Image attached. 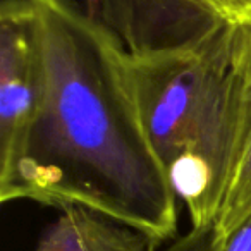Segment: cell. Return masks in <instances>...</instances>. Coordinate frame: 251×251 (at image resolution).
Masks as SVG:
<instances>
[{
	"instance_id": "5b68a950",
	"label": "cell",
	"mask_w": 251,
	"mask_h": 251,
	"mask_svg": "<svg viewBox=\"0 0 251 251\" xmlns=\"http://www.w3.org/2000/svg\"><path fill=\"white\" fill-rule=\"evenodd\" d=\"M153 246L133 227L83 206H67L43 230L36 251H151Z\"/></svg>"
},
{
	"instance_id": "52a82bcc",
	"label": "cell",
	"mask_w": 251,
	"mask_h": 251,
	"mask_svg": "<svg viewBox=\"0 0 251 251\" xmlns=\"http://www.w3.org/2000/svg\"><path fill=\"white\" fill-rule=\"evenodd\" d=\"M222 244V236L215 226L205 229H189V232L172 239L162 251H219ZM151 251H158L153 246Z\"/></svg>"
},
{
	"instance_id": "ba28073f",
	"label": "cell",
	"mask_w": 251,
	"mask_h": 251,
	"mask_svg": "<svg viewBox=\"0 0 251 251\" xmlns=\"http://www.w3.org/2000/svg\"><path fill=\"white\" fill-rule=\"evenodd\" d=\"M219 251H251V213L236 229L222 237Z\"/></svg>"
},
{
	"instance_id": "8992f818",
	"label": "cell",
	"mask_w": 251,
	"mask_h": 251,
	"mask_svg": "<svg viewBox=\"0 0 251 251\" xmlns=\"http://www.w3.org/2000/svg\"><path fill=\"white\" fill-rule=\"evenodd\" d=\"M251 213V126L237 157L222 208L217 217L215 229L227 236Z\"/></svg>"
},
{
	"instance_id": "277c9868",
	"label": "cell",
	"mask_w": 251,
	"mask_h": 251,
	"mask_svg": "<svg viewBox=\"0 0 251 251\" xmlns=\"http://www.w3.org/2000/svg\"><path fill=\"white\" fill-rule=\"evenodd\" d=\"M43 97V59L31 0L0 4V177L21 158Z\"/></svg>"
},
{
	"instance_id": "6da1fadb",
	"label": "cell",
	"mask_w": 251,
	"mask_h": 251,
	"mask_svg": "<svg viewBox=\"0 0 251 251\" xmlns=\"http://www.w3.org/2000/svg\"><path fill=\"white\" fill-rule=\"evenodd\" d=\"M43 97L0 201L83 206L162 246L177 234V195L145 131L119 38L77 0H31Z\"/></svg>"
},
{
	"instance_id": "7a4b0ae2",
	"label": "cell",
	"mask_w": 251,
	"mask_h": 251,
	"mask_svg": "<svg viewBox=\"0 0 251 251\" xmlns=\"http://www.w3.org/2000/svg\"><path fill=\"white\" fill-rule=\"evenodd\" d=\"M127 57L147 136L191 229L215 226L251 126V28Z\"/></svg>"
},
{
	"instance_id": "3957f363",
	"label": "cell",
	"mask_w": 251,
	"mask_h": 251,
	"mask_svg": "<svg viewBox=\"0 0 251 251\" xmlns=\"http://www.w3.org/2000/svg\"><path fill=\"white\" fill-rule=\"evenodd\" d=\"M129 53L193 45L226 28H251V0H88Z\"/></svg>"
}]
</instances>
